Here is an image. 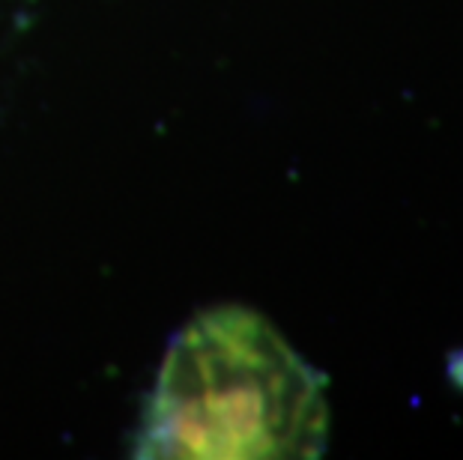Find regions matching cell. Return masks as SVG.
I'll use <instances>...</instances> for the list:
<instances>
[{"instance_id":"6da1fadb","label":"cell","mask_w":463,"mask_h":460,"mask_svg":"<svg viewBox=\"0 0 463 460\" xmlns=\"http://www.w3.org/2000/svg\"><path fill=\"white\" fill-rule=\"evenodd\" d=\"M329 443L326 380L269 320L222 305L165 350L146 398L141 460H305Z\"/></svg>"}]
</instances>
